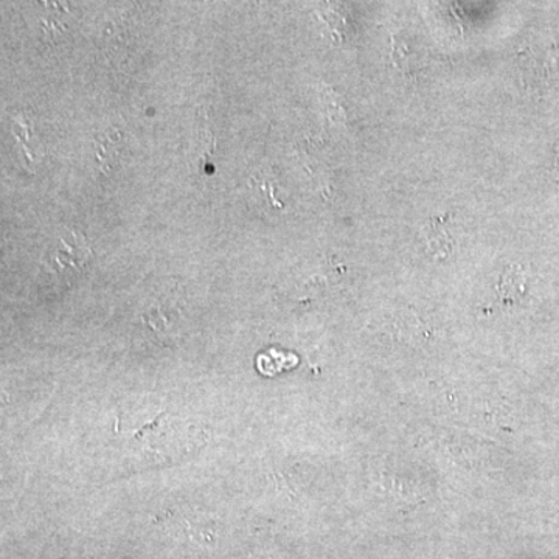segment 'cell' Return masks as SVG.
Listing matches in <instances>:
<instances>
[{"label":"cell","instance_id":"1","mask_svg":"<svg viewBox=\"0 0 559 559\" xmlns=\"http://www.w3.org/2000/svg\"><path fill=\"white\" fill-rule=\"evenodd\" d=\"M92 250L83 234L62 230L44 253V267L53 274L58 282L72 285L83 275L90 263Z\"/></svg>","mask_w":559,"mask_h":559}]
</instances>
